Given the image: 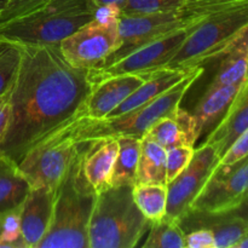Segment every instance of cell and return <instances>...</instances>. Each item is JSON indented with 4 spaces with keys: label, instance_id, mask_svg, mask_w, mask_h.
<instances>
[{
    "label": "cell",
    "instance_id": "20",
    "mask_svg": "<svg viewBox=\"0 0 248 248\" xmlns=\"http://www.w3.org/2000/svg\"><path fill=\"white\" fill-rule=\"evenodd\" d=\"M145 135L149 136L166 150L179 145L194 147L199 140L195 120L190 111L182 106L178 107L172 116L160 119Z\"/></svg>",
    "mask_w": 248,
    "mask_h": 248
},
{
    "label": "cell",
    "instance_id": "5",
    "mask_svg": "<svg viewBox=\"0 0 248 248\" xmlns=\"http://www.w3.org/2000/svg\"><path fill=\"white\" fill-rule=\"evenodd\" d=\"M132 189V184H125L97 194L89 227V248L138 246L152 223L136 205Z\"/></svg>",
    "mask_w": 248,
    "mask_h": 248
},
{
    "label": "cell",
    "instance_id": "30",
    "mask_svg": "<svg viewBox=\"0 0 248 248\" xmlns=\"http://www.w3.org/2000/svg\"><path fill=\"white\" fill-rule=\"evenodd\" d=\"M47 1L48 0H9L6 7L0 15V24L24 16Z\"/></svg>",
    "mask_w": 248,
    "mask_h": 248
},
{
    "label": "cell",
    "instance_id": "40",
    "mask_svg": "<svg viewBox=\"0 0 248 248\" xmlns=\"http://www.w3.org/2000/svg\"><path fill=\"white\" fill-rule=\"evenodd\" d=\"M247 78H248V68H247Z\"/></svg>",
    "mask_w": 248,
    "mask_h": 248
},
{
    "label": "cell",
    "instance_id": "15",
    "mask_svg": "<svg viewBox=\"0 0 248 248\" xmlns=\"http://www.w3.org/2000/svg\"><path fill=\"white\" fill-rule=\"evenodd\" d=\"M144 80V74H123L101 80L92 87L85 104V115L92 119L107 118Z\"/></svg>",
    "mask_w": 248,
    "mask_h": 248
},
{
    "label": "cell",
    "instance_id": "28",
    "mask_svg": "<svg viewBox=\"0 0 248 248\" xmlns=\"http://www.w3.org/2000/svg\"><path fill=\"white\" fill-rule=\"evenodd\" d=\"M19 210L0 213V248H27L21 232Z\"/></svg>",
    "mask_w": 248,
    "mask_h": 248
},
{
    "label": "cell",
    "instance_id": "32",
    "mask_svg": "<svg viewBox=\"0 0 248 248\" xmlns=\"http://www.w3.org/2000/svg\"><path fill=\"white\" fill-rule=\"evenodd\" d=\"M186 248H215V237L207 228L193 230L186 234Z\"/></svg>",
    "mask_w": 248,
    "mask_h": 248
},
{
    "label": "cell",
    "instance_id": "3",
    "mask_svg": "<svg viewBox=\"0 0 248 248\" xmlns=\"http://www.w3.org/2000/svg\"><path fill=\"white\" fill-rule=\"evenodd\" d=\"M202 73L203 65H199L191 74L169 91L164 92L149 103L120 116L104 119H92L85 114L77 116L69 123L72 135L79 143L107 137L116 138L120 136L142 138L160 119L172 116L176 113L182 99Z\"/></svg>",
    "mask_w": 248,
    "mask_h": 248
},
{
    "label": "cell",
    "instance_id": "13",
    "mask_svg": "<svg viewBox=\"0 0 248 248\" xmlns=\"http://www.w3.org/2000/svg\"><path fill=\"white\" fill-rule=\"evenodd\" d=\"M202 64L211 67L213 74L203 91L227 85L242 84L247 79L248 24L232 43Z\"/></svg>",
    "mask_w": 248,
    "mask_h": 248
},
{
    "label": "cell",
    "instance_id": "27",
    "mask_svg": "<svg viewBox=\"0 0 248 248\" xmlns=\"http://www.w3.org/2000/svg\"><path fill=\"white\" fill-rule=\"evenodd\" d=\"M184 7V0H126L121 16H144Z\"/></svg>",
    "mask_w": 248,
    "mask_h": 248
},
{
    "label": "cell",
    "instance_id": "36",
    "mask_svg": "<svg viewBox=\"0 0 248 248\" xmlns=\"http://www.w3.org/2000/svg\"><path fill=\"white\" fill-rule=\"evenodd\" d=\"M232 215L239 216V217L245 218V219L248 220V194L246 195V198L244 199L241 203L239 205V207L235 208L232 212H230Z\"/></svg>",
    "mask_w": 248,
    "mask_h": 248
},
{
    "label": "cell",
    "instance_id": "11",
    "mask_svg": "<svg viewBox=\"0 0 248 248\" xmlns=\"http://www.w3.org/2000/svg\"><path fill=\"white\" fill-rule=\"evenodd\" d=\"M219 161V154L210 143L205 142L194 150L188 166L166 186L167 218L179 222L190 212L194 200Z\"/></svg>",
    "mask_w": 248,
    "mask_h": 248
},
{
    "label": "cell",
    "instance_id": "19",
    "mask_svg": "<svg viewBox=\"0 0 248 248\" xmlns=\"http://www.w3.org/2000/svg\"><path fill=\"white\" fill-rule=\"evenodd\" d=\"M242 84L227 85L202 92L193 111H190L195 120L198 140H200L205 133L210 135L215 130L227 114Z\"/></svg>",
    "mask_w": 248,
    "mask_h": 248
},
{
    "label": "cell",
    "instance_id": "31",
    "mask_svg": "<svg viewBox=\"0 0 248 248\" xmlns=\"http://www.w3.org/2000/svg\"><path fill=\"white\" fill-rule=\"evenodd\" d=\"M248 156V128L244 131L236 140L232 142L229 149L220 157V164H232L240 159Z\"/></svg>",
    "mask_w": 248,
    "mask_h": 248
},
{
    "label": "cell",
    "instance_id": "25",
    "mask_svg": "<svg viewBox=\"0 0 248 248\" xmlns=\"http://www.w3.org/2000/svg\"><path fill=\"white\" fill-rule=\"evenodd\" d=\"M23 45L0 38V102L10 97L21 67Z\"/></svg>",
    "mask_w": 248,
    "mask_h": 248
},
{
    "label": "cell",
    "instance_id": "37",
    "mask_svg": "<svg viewBox=\"0 0 248 248\" xmlns=\"http://www.w3.org/2000/svg\"><path fill=\"white\" fill-rule=\"evenodd\" d=\"M126 0H91L93 6H98V5H118V6H123L124 2Z\"/></svg>",
    "mask_w": 248,
    "mask_h": 248
},
{
    "label": "cell",
    "instance_id": "2",
    "mask_svg": "<svg viewBox=\"0 0 248 248\" xmlns=\"http://www.w3.org/2000/svg\"><path fill=\"white\" fill-rule=\"evenodd\" d=\"M85 144L56 189L50 229L38 248H89V227L97 193L82 171Z\"/></svg>",
    "mask_w": 248,
    "mask_h": 248
},
{
    "label": "cell",
    "instance_id": "12",
    "mask_svg": "<svg viewBox=\"0 0 248 248\" xmlns=\"http://www.w3.org/2000/svg\"><path fill=\"white\" fill-rule=\"evenodd\" d=\"M196 24L155 39L152 43L136 48L130 55L125 56L113 64L90 70V79L94 85L101 80L115 75L147 74L153 70L161 69L173 57Z\"/></svg>",
    "mask_w": 248,
    "mask_h": 248
},
{
    "label": "cell",
    "instance_id": "17",
    "mask_svg": "<svg viewBox=\"0 0 248 248\" xmlns=\"http://www.w3.org/2000/svg\"><path fill=\"white\" fill-rule=\"evenodd\" d=\"M196 68H193V69H166V68H162V69L147 73V74H144V82L140 86H138L120 106L116 107L107 118L120 116L123 114L130 113V111L149 103L150 101L159 97L164 92L169 91L171 87L186 79Z\"/></svg>",
    "mask_w": 248,
    "mask_h": 248
},
{
    "label": "cell",
    "instance_id": "1",
    "mask_svg": "<svg viewBox=\"0 0 248 248\" xmlns=\"http://www.w3.org/2000/svg\"><path fill=\"white\" fill-rule=\"evenodd\" d=\"M92 87L90 70L72 67L58 46H24L0 154L18 165L38 143L85 114Z\"/></svg>",
    "mask_w": 248,
    "mask_h": 248
},
{
    "label": "cell",
    "instance_id": "22",
    "mask_svg": "<svg viewBox=\"0 0 248 248\" xmlns=\"http://www.w3.org/2000/svg\"><path fill=\"white\" fill-rule=\"evenodd\" d=\"M135 184L167 186L166 149L148 135L142 137Z\"/></svg>",
    "mask_w": 248,
    "mask_h": 248
},
{
    "label": "cell",
    "instance_id": "29",
    "mask_svg": "<svg viewBox=\"0 0 248 248\" xmlns=\"http://www.w3.org/2000/svg\"><path fill=\"white\" fill-rule=\"evenodd\" d=\"M194 147L179 145L166 150V179L167 183L173 181L189 165L194 155Z\"/></svg>",
    "mask_w": 248,
    "mask_h": 248
},
{
    "label": "cell",
    "instance_id": "18",
    "mask_svg": "<svg viewBox=\"0 0 248 248\" xmlns=\"http://www.w3.org/2000/svg\"><path fill=\"white\" fill-rule=\"evenodd\" d=\"M246 128H248V78L232 99L224 118L207 136L206 143H210L222 157Z\"/></svg>",
    "mask_w": 248,
    "mask_h": 248
},
{
    "label": "cell",
    "instance_id": "35",
    "mask_svg": "<svg viewBox=\"0 0 248 248\" xmlns=\"http://www.w3.org/2000/svg\"><path fill=\"white\" fill-rule=\"evenodd\" d=\"M241 1V0H184V7L205 6V5L215 4H227V2Z\"/></svg>",
    "mask_w": 248,
    "mask_h": 248
},
{
    "label": "cell",
    "instance_id": "6",
    "mask_svg": "<svg viewBox=\"0 0 248 248\" xmlns=\"http://www.w3.org/2000/svg\"><path fill=\"white\" fill-rule=\"evenodd\" d=\"M248 24V0L218 4L188 34L162 68L193 69L217 55ZM161 68V69H162Z\"/></svg>",
    "mask_w": 248,
    "mask_h": 248
},
{
    "label": "cell",
    "instance_id": "10",
    "mask_svg": "<svg viewBox=\"0 0 248 248\" xmlns=\"http://www.w3.org/2000/svg\"><path fill=\"white\" fill-rule=\"evenodd\" d=\"M248 194V156L218 164L191 205L193 212L225 215L239 207Z\"/></svg>",
    "mask_w": 248,
    "mask_h": 248
},
{
    "label": "cell",
    "instance_id": "23",
    "mask_svg": "<svg viewBox=\"0 0 248 248\" xmlns=\"http://www.w3.org/2000/svg\"><path fill=\"white\" fill-rule=\"evenodd\" d=\"M116 140L119 143V152L111 176V186L125 184L135 186L142 138L120 136L116 137Z\"/></svg>",
    "mask_w": 248,
    "mask_h": 248
},
{
    "label": "cell",
    "instance_id": "33",
    "mask_svg": "<svg viewBox=\"0 0 248 248\" xmlns=\"http://www.w3.org/2000/svg\"><path fill=\"white\" fill-rule=\"evenodd\" d=\"M121 17V7L118 5H98L93 6V19L101 23L119 19Z\"/></svg>",
    "mask_w": 248,
    "mask_h": 248
},
{
    "label": "cell",
    "instance_id": "26",
    "mask_svg": "<svg viewBox=\"0 0 248 248\" xmlns=\"http://www.w3.org/2000/svg\"><path fill=\"white\" fill-rule=\"evenodd\" d=\"M144 248H186V232L177 220L164 217L150 224Z\"/></svg>",
    "mask_w": 248,
    "mask_h": 248
},
{
    "label": "cell",
    "instance_id": "9",
    "mask_svg": "<svg viewBox=\"0 0 248 248\" xmlns=\"http://www.w3.org/2000/svg\"><path fill=\"white\" fill-rule=\"evenodd\" d=\"M119 46V19L106 23L92 19L65 38L58 47L72 67L94 70L101 68Z\"/></svg>",
    "mask_w": 248,
    "mask_h": 248
},
{
    "label": "cell",
    "instance_id": "39",
    "mask_svg": "<svg viewBox=\"0 0 248 248\" xmlns=\"http://www.w3.org/2000/svg\"><path fill=\"white\" fill-rule=\"evenodd\" d=\"M7 2H9V0H0V15L2 14V11L5 10V7H6Z\"/></svg>",
    "mask_w": 248,
    "mask_h": 248
},
{
    "label": "cell",
    "instance_id": "16",
    "mask_svg": "<svg viewBox=\"0 0 248 248\" xmlns=\"http://www.w3.org/2000/svg\"><path fill=\"white\" fill-rule=\"evenodd\" d=\"M118 152L119 143L114 137L86 142L82 149V171L97 194L111 186V176Z\"/></svg>",
    "mask_w": 248,
    "mask_h": 248
},
{
    "label": "cell",
    "instance_id": "14",
    "mask_svg": "<svg viewBox=\"0 0 248 248\" xmlns=\"http://www.w3.org/2000/svg\"><path fill=\"white\" fill-rule=\"evenodd\" d=\"M56 190L31 188L19 210L21 232L27 248H38L50 229Z\"/></svg>",
    "mask_w": 248,
    "mask_h": 248
},
{
    "label": "cell",
    "instance_id": "8",
    "mask_svg": "<svg viewBox=\"0 0 248 248\" xmlns=\"http://www.w3.org/2000/svg\"><path fill=\"white\" fill-rule=\"evenodd\" d=\"M69 123L31 148L18 162L31 188L56 190L81 150L84 143L75 140Z\"/></svg>",
    "mask_w": 248,
    "mask_h": 248
},
{
    "label": "cell",
    "instance_id": "21",
    "mask_svg": "<svg viewBox=\"0 0 248 248\" xmlns=\"http://www.w3.org/2000/svg\"><path fill=\"white\" fill-rule=\"evenodd\" d=\"M31 189L18 165L0 154V213L21 207Z\"/></svg>",
    "mask_w": 248,
    "mask_h": 248
},
{
    "label": "cell",
    "instance_id": "4",
    "mask_svg": "<svg viewBox=\"0 0 248 248\" xmlns=\"http://www.w3.org/2000/svg\"><path fill=\"white\" fill-rule=\"evenodd\" d=\"M92 19L91 0H48L34 11L0 24V38L23 46H58Z\"/></svg>",
    "mask_w": 248,
    "mask_h": 248
},
{
    "label": "cell",
    "instance_id": "34",
    "mask_svg": "<svg viewBox=\"0 0 248 248\" xmlns=\"http://www.w3.org/2000/svg\"><path fill=\"white\" fill-rule=\"evenodd\" d=\"M10 120V102L9 98L0 102V143L4 138Z\"/></svg>",
    "mask_w": 248,
    "mask_h": 248
},
{
    "label": "cell",
    "instance_id": "7",
    "mask_svg": "<svg viewBox=\"0 0 248 248\" xmlns=\"http://www.w3.org/2000/svg\"><path fill=\"white\" fill-rule=\"evenodd\" d=\"M218 4L205 6L182 7L173 11L144 15V16H121L119 18V36L120 46L114 51L101 68L118 62L132 51L155 39L179 29L191 27L202 21ZM99 69V68H98Z\"/></svg>",
    "mask_w": 248,
    "mask_h": 248
},
{
    "label": "cell",
    "instance_id": "24",
    "mask_svg": "<svg viewBox=\"0 0 248 248\" xmlns=\"http://www.w3.org/2000/svg\"><path fill=\"white\" fill-rule=\"evenodd\" d=\"M135 202L150 223L166 217L167 188L157 184H135L132 189Z\"/></svg>",
    "mask_w": 248,
    "mask_h": 248
},
{
    "label": "cell",
    "instance_id": "38",
    "mask_svg": "<svg viewBox=\"0 0 248 248\" xmlns=\"http://www.w3.org/2000/svg\"><path fill=\"white\" fill-rule=\"evenodd\" d=\"M235 248H248V234L235 246Z\"/></svg>",
    "mask_w": 248,
    "mask_h": 248
}]
</instances>
